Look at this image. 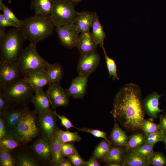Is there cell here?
Here are the masks:
<instances>
[{
    "label": "cell",
    "instance_id": "ffe728a7",
    "mask_svg": "<svg viewBox=\"0 0 166 166\" xmlns=\"http://www.w3.org/2000/svg\"><path fill=\"white\" fill-rule=\"evenodd\" d=\"M161 96L154 92L148 95L143 101L144 112L153 119L156 118L158 114L163 111L159 107V100Z\"/></svg>",
    "mask_w": 166,
    "mask_h": 166
},
{
    "label": "cell",
    "instance_id": "d6a6232c",
    "mask_svg": "<svg viewBox=\"0 0 166 166\" xmlns=\"http://www.w3.org/2000/svg\"><path fill=\"white\" fill-rule=\"evenodd\" d=\"M140 130H141L146 136L159 130V125L153 122L152 118L145 119L142 122Z\"/></svg>",
    "mask_w": 166,
    "mask_h": 166
},
{
    "label": "cell",
    "instance_id": "f5cc1de1",
    "mask_svg": "<svg viewBox=\"0 0 166 166\" xmlns=\"http://www.w3.org/2000/svg\"><path fill=\"white\" fill-rule=\"evenodd\" d=\"M107 165L108 166H121L122 165L121 164L116 163H109L107 164Z\"/></svg>",
    "mask_w": 166,
    "mask_h": 166
},
{
    "label": "cell",
    "instance_id": "7402d4cb",
    "mask_svg": "<svg viewBox=\"0 0 166 166\" xmlns=\"http://www.w3.org/2000/svg\"><path fill=\"white\" fill-rule=\"evenodd\" d=\"M123 166H148V159L138 154L133 150L127 149L122 162Z\"/></svg>",
    "mask_w": 166,
    "mask_h": 166
},
{
    "label": "cell",
    "instance_id": "cb8c5ba5",
    "mask_svg": "<svg viewBox=\"0 0 166 166\" xmlns=\"http://www.w3.org/2000/svg\"><path fill=\"white\" fill-rule=\"evenodd\" d=\"M111 143L114 145L125 146L128 139V136L116 122L110 136Z\"/></svg>",
    "mask_w": 166,
    "mask_h": 166
},
{
    "label": "cell",
    "instance_id": "44dd1931",
    "mask_svg": "<svg viewBox=\"0 0 166 166\" xmlns=\"http://www.w3.org/2000/svg\"><path fill=\"white\" fill-rule=\"evenodd\" d=\"M34 91L42 90L44 87L49 84V81L46 72H37L30 74L23 77Z\"/></svg>",
    "mask_w": 166,
    "mask_h": 166
},
{
    "label": "cell",
    "instance_id": "8992f818",
    "mask_svg": "<svg viewBox=\"0 0 166 166\" xmlns=\"http://www.w3.org/2000/svg\"><path fill=\"white\" fill-rule=\"evenodd\" d=\"M30 109L22 116L15 130L22 144H28L41 135L36 123L37 116Z\"/></svg>",
    "mask_w": 166,
    "mask_h": 166
},
{
    "label": "cell",
    "instance_id": "f6af8a7d",
    "mask_svg": "<svg viewBox=\"0 0 166 166\" xmlns=\"http://www.w3.org/2000/svg\"><path fill=\"white\" fill-rule=\"evenodd\" d=\"M11 106L6 97L0 92V114L5 112Z\"/></svg>",
    "mask_w": 166,
    "mask_h": 166
},
{
    "label": "cell",
    "instance_id": "8d00e7d4",
    "mask_svg": "<svg viewBox=\"0 0 166 166\" xmlns=\"http://www.w3.org/2000/svg\"><path fill=\"white\" fill-rule=\"evenodd\" d=\"M149 165L153 166H166V157L162 152H154L148 159Z\"/></svg>",
    "mask_w": 166,
    "mask_h": 166
},
{
    "label": "cell",
    "instance_id": "b9f144b4",
    "mask_svg": "<svg viewBox=\"0 0 166 166\" xmlns=\"http://www.w3.org/2000/svg\"><path fill=\"white\" fill-rule=\"evenodd\" d=\"M76 150L75 147L70 142L62 144L61 151L64 157L68 156L74 153Z\"/></svg>",
    "mask_w": 166,
    "mask_h": 166
},
{
    "label": "cell",
    "instance_id": "5bb4252c",
    "mask_svg": "<svg viewBox=\"0 0 166 166\" xmlns=\"http://www.w3.org/2000/svg\"><path fill=\"white\" fill-rule=\"evenodd\" d=\"M30 109L28 105H11L0 117L4 120L7 131H15L16 128L23 115Z\"/></svg>",
    "mask_w": 166,
    "mask_h": 166
},
{
    "label": "cell",
    "instance_id": "8fae6325",
    "mask_svg": "<svg viewBox=\"0 0 166 166\" xmlns=\"http://www.w3.org/2000/svg\"><path fill=\"white\" fill-rule=\"evenodd\" d=\"M17 63L0 61V89L2 90L8 85L21 78Z\"/></svg>",
    "mask_w": 166,
    "mask_h": 166
},
{
    "label": "cell",
    "instance_id": "ba28073f",
    "mask_svg": "<svg viewBox=\"0 0 166 166\" xmlns=\"http://www.w3.org/2000/svg\"><path fill=\"white\" fill-rule=\"evenodd\" d=\"M51 140L40 135L31 143L30 146L44 166H51Z\"/></svg>",
    "mask_w": 166,
    "mask_h": 166
},
{
    "label": "cell",
    "instance_id": "f1b7e54d",
    "mask_svg": "<svg viewBox=\"0 0 166 166\" xmlns=\"http://www.w3.org/2000/svg\"><path fill=\"white\" fill-rule=\"evenodd\" d=\"M45 72L49 79V84L55 83L60 84L64 75L63 69L60 64L49 63Z\"/></svg>",
    "mask_w": 166,
    "mask_h": 166
},
{
    "label": "cell",
    "instance_id": "f907efd6",
    "mask_svg": "<svg viewBox=\"0 0 166 166\" xmlns=\"http://www.w3.org/2000/svg\"><path fill=\"white\" fill-rule=\"evenodd\" d=\"M6 33L5 28H0V39L2 38L5 36Z\"/></svg>",
    "mask_w": 166,
    "mask_h": 166
},
{
    "label": "cell",
    "instance_id": "3957f363",
    "mask_svg": "<svg viewBox=\"0 0 166 166\" xmlns=\"http://www.w3.org/2000/svg\"><path fill=\"white\" fill-rule=\"evenodd\" d=\"M36 45L30 43L26 48L22 49L18 58V69L23 77L32 73L45 72L49 64L38 53Z\"/></svg>",
    "mask_w": 166,
    "mask_h": 166
},
{
    "label": "cell",
    "instance_id": "74e56055",
    "mask_svg": "<svg viewBox=\"0 0 166 166\" xmlns=\"http://www.w3.org/2000/svg\"><path fill=\"white\" fill-rule=\"evenodd\" d=\"M153 147L145 143L133 150L141 156L148 159L154 152Z\"/></svg>",
    "mask_w": 166,
    "mask_h": 166
},
{
    "label": "cell",
    "instance_id": "836d02e7",
    "mask_svg": "<svg viewBox=\"0 0 166 166\" xmlns=\"http://www.w3.org/2000/svg\"><path fill=\"white\" fill-rule=\"evenodd\" d=\"M0 166H15L14 158L11 152L2 148H0Z\"/></svg>",
    "mask_w": 166,
    "mask_h": 166
},
{
    "label": "cell",
    "instance_id": "9c48e42d",
    "mask_svg": "<svg viewBox=\"0 0 166 166\" xmlns=\"http://www.w3.org/2000/svg\"><path fill=\"white\" fill-rule=\"evenodd\" d=\"M10 152L14 158L15 166H44L37 158L30 145L27 144H22Z\"/></svg>",
    "mask_w": 166,
    "mask_h": 166
},
{
    "label": "cell",
    "instance_id": "816d5d0a",
    "mask_svg": "<svg viewBox=\"0 0 166 166\" xmlns=\"http://www.w3.org/2000/svg\"><path fill=\"white\" fill-rule=\"evenodd\" d=\"M75 6L80 2L82 0H69Z\"/></svg>",
    "mask_w": 166,
    "mask_h": 166
},
{
    "label": "cell",
    "instance_id": "e575fe53",
    "mask_svg": "<svg viewBox=\"0 0 166 166\" xmlns=\"http://www.w3.org/2000/svg\"><path fill=\"white\" fill-rule=\"evenodd\" d=\"M0 10L3 11L2 14L6 18L17 24L19 28H22V21L20 20L17 17L11 10L5 5L2 0H0Z\"/></svg>",
    "mask_w": 166,
    "mask_h": 166
},
{
    "label": "cell",
    "instance_id": "4fadbf2b",
    "mask_svg": "<svg viewBox=\"0 0 166 166\" xmlns=\"http://www.w3.org/2000/svg\"><path fill=\"white\" fill-rule=\"evenodd\" d=\"M50 101L52 108L55 109L59 107H66L69 105V96L60 84L55 83L48 85L46 92Z\"/></svg>",
    "mask_w": 166,
    "mask_h": 166
},
{
    "label": "cell",
    "instance_id": "db71d44e",
    "mask_svg": "<svg viewBox=\"0 0 166 166\" xmlns=\"http://www.w3.org/2000/svg\"><path fill=\"white\" fill-rule=\"evenodd\" d=\"M162 141L164 143L165 145V147L166 149V134H164Z\"/></svg>",
    "mask_w": 166,
    "mask_h": 166
},
{
    "label": "cell",
    "instance_id": "603a6c76",
    "mask_svg": "<svg viewBox=\"0 0 166 166\" xmlns=\"http://www.w3.org/2000/svg\"><path fill=\"white\" fill-rule=\"evenodd\" d=\"M22 145L15 131H7L4 136L0 139V148L11 152Z\"/></svg>",
    "mask_w": 166,
    "mask_h": 166
},
{
    "label": "cell",
    "instance_id": "5b68a950",
    "mask_svg": "<svg viewBox=\"0 0 166 166\" xmlns=\"http://www.w3.org/2000/svg\"><path fill=\"white\" fill-rule=\"evenodd\" d=\"M34 91L23 77L10 83L0 92L6 97L11 105H28L31 102Z\"/></svg>",
    "mask_w": 166,
    "mask_h": 166
},
{
    "label": "cell",
    "instance_id": "4dcf8cb0",
    "mask_svg": "<svg viewBox=\"0 0 166 166\" xmlns=\"http://www.w3.org/2000/svg\"><path fill=\"white\" fill-rule=\"evenodd\" d=\"M55 132L58 135L62 144L71 142H78L81 139L77 132H72L68 130L63 131L57 127Z\"/></svg>",
    "mask_w": 166,
    "mask_h": 166
},
{
    "label": "cell",
    "instance_id": "2e32d148",
    "mask_svg": "<svg viewBox=\"0 0 166 166\" xmlns=\"http://www.w3.org/2000/svg\"><path fill=\"white\" fill-rule=\"evenodd\" d=\"M31 102L34 106V112L39 116H43L51 113V104L46 93L42 90L34 91Z\"/></svg>",
    "mask_w": 166,
    "mask_h": 166
},
{
    "label": "cell",
    "instance_id": "7c38bea8",
    "mask_svg": "<svg viewBox=\"0 0 166 166\" xmlns=\"http://www.w3.org/2000/svg\"><path fill=\"white\" fill-rule=\"evenodd\" d=\"M57 117L53 111L44 116H37V125L41 136L52 140L55 133Z\"/></svg>",
    "mask_w": 166,
    "mask_h": 166
},
{
    "label": "cell",
    "instance_id": "484cf974",
    "mask_svg": "<svg viewBox=\"0 0 166 166\" xmlns=\"http://www.w3.org/2000/svg\"><path fill=\"white\" fill-rule=\"evenodd\" d=\"M126 150L125 146L114 145L112 147L107 154L102 159L103 160L107 163H114L122 165L124 155Z\"/></svg>",
    "mask_w": 166,
    "mask_h": 166
},
{
    "label": "cell",
    "instance_id": "ac0fdd59",
    "mask_svg": "<svg viewBox=\"0 0 166 166\" xmlns=\"http://www.w3.org/2000/svg\"><path fill=\"white\" fill-rule=\"evenodd\" d=\"M98 45L89 31L81 33L79 35L76 47L81 55H86L96 52Z\"/></svg>",
    "mask_w": 166,
    "mask_h": 166
},
{
    "label": "cell",
    "instance_id": "6da1fadb",
    "mask_svg": "<svg viewBox=\"0 0 166 166\" xmlns=\"http://www.w3.org/2000/svg\"><path fill=\"white\" fill-rule=\"evenodd\" d=\"M141 93L138 86L129 83L124 85L114 97L111 113L115 121L127 131L140 130L144 119Z\"/></svg>",
    "mask_w": 166,
    "mask_h": 166
},
{
    "label": "cell",
    "instance_id": "52a82bcc",
    "mask_svg": "<svg viewBox=\"0 0 166 166\" xmlns=\"http://www.w3.org/2000/svg\"><path fill=\"white\" fill-rule=\"evenodd\" d=\"M69 0H53L50 15L54 26L73 23L77 12Z\"/></svg>",
    "mask_w": 166,
    "mask_h": 166
},
{
    "label": "cell",
    "instance_id": "ab89813d",
    "mask_svg": "<svg viewBox=\"0 0 166 166\" xmlns=\"http://www.w3.org/2000/svg\"><path fill=\"white\" fill-rule=\"evenodd\" d=\"M76 128L78 131L90 133L96 137L103 138L111 142L107 138L106 134L105 132L98 129H93L86 127L80 128Z\"/></svg>",
    "mask_w": 166,
    "mask_h": 166
},
{
    "label": "cell",
    "instance_id": "d4e9b609",
    "mask_svg": "<svg viewBox=\"0 0 166 166\" xmlns=\"http://www.w3.org/2000/svg\"><path fill=\"white\" fill-rule=\"evenodd\" d=\"M62 144L55 132L51 140L52 160L51 166H58L65 159L61 151Z\"/></svg>",
    "mask_w": 166,
    "mask_h": 166
},
{
    "label": "cell",
    "instance_id": "f35d334b",
    "mask_svg": "<svg viewBox=\"0 0 166 166\" xmlns=\"http://www.w3.org/2000/svg\"><path fill=\"white\" fill-rule=\"evenodd\" d=\"M164 135L163 132L160 130L146 136L145 143L153 146L157 142L161 141Z\"/></svg>",
    "mask_w": 166,
    "mask_h": 166
},
{
    "label": "cell",
    "instance_id": "60d3db41",
    "mask_svg": "<svg viewBox=\"0 0 166 166\" xmlns=\"http://www.w3.org/2000/svg\"><path fill=\"white\" fill-rule=\"evenodd\" d=\"M67 157L68 159L74 166L83 165L86 162L81 158L77 150Z\"/></svg>",
    "mask_w": 166,
    "mask_h": 166
},
{
    "label": "cell",
    "instance_id": "681fc988",
    "mask_svg": "<svg viewBox=\"0 0 166 166\" xmlns=\"http://www.w3.org/2000/svg\"><path fill=\"white\" fill-rule=\"evenodd\" d=\"M72 164V163L69 160L65 159L59 164L58 166H71Z\"/></svg>",
    "mask_w": 166,
    "mask_h": 166
},
{
    "label": "cell",
    "instance_id": "11a10c76",
    "mask_svg": "<svg viewBox=\"0 0 166 166\" xmlns=\"http://www.w3.org/2000/svg\"><path fill=\"white\" fill-rule=\"evenodd\" d=\"M8 2L9 3H11V0H8Z\"/></svg>",
    "mask_w": 166,
    "mask_h": 166
},
{
    "label": "cell",
    "instance_id": "e0dca14e",
    "mask_svg": "<svg viewBox=\"0 0 166 166\" xmlns=\"http://www.w3.org/2000/svg\"><path fill=\"white\" fill-rule=\"evenodd\" d=\"M91 73L78 75L73 79L70 87L65 89L68 95L74 99L82 98L86 94L88 79Z\"/></svg>",
    "mask_w": 166,
    "mask_h": 166
},
{
    "label": "cell",
    "instance_id": "1f68e13d",
    "mask_svg": "<svg viewBox=\"0 0 166 166\" xmlns=\"http://www.w3.org/2000/svg\"><path fill=\"white\" fill-rule=\"evenodd\" d=\"M112 147V143L103 139L96 147L93 156L97 159H102L109 152Z\"/></svg>",
    "mask_w": 166,
    "mask_h": 166
},
{
    "label": "cell",
    "instance_id": "c3c4849f",
    "mask_svg": "<svg viewBox=\"0 0 166 166\" xmlns=\"http://www.w3.org/2000/svg\"><path fill=\"white\" fill-rule=\"evenodd\" d=\"M93 156L90 157L88 160L86 161L83 166H99L100 164Z\"/></svg>",
    "mask_w": 166,
    "mask_h": 166
},
{
    "label": "cell",
    "instance_id": "f546056e",
    "mask_svg": "<svg viewBox=\"0 0 166 166\" xmlns=\"http://www.w3.org/2000/svg\"><path fill=\"white\" fill-rule=\"evenodd\" d=\"M146 135L144 133L139 132L128 136L125 146L127 149L134 150L145 143Z\"/></svg>",
    "mask_w": 166,
    "mask_h": 166
},
{
    "label": "cell",
    "instance_id": "ee69618b",
    "mask_svg": "<svg viewBox=\"0 0 166 166\" xmlns=\"http://www.w3.org/2000/svg\"><path fill=\"white\" fill-rule=\"evenodd\" d=\"M53 112L60 120L62 126H64L67 130H68L72 127L76 128L72 124L70 121L65 116L58 114L55 110L53 111Z\"/></svg>",
    "mask_w": 166,
    "mask_h": 166
},
{
    "label": "cell",
    "instance_id": "277c9868",
    "mask_svg": "<svg viewBox=\"0 0 166 166\" xmlns=\"http://www.w3.org/2000/svg\"><path fill=\"white\" fill-rule=\"evenodd\" d=\"M26 39L21 29L14 28L8 30L0 39L1 60L16 63Z\"/></svg>",
    "mask_w": 166,
    "mask_h": 166
},
{
    "label": "cell",
    "instance_id": "d590c367",
    "mask_svg": "<svg viewBox=\"0 0 166 166\" xmlns=\"http://www.w3.org/2000/svg\"><path fill=\"white\" fill-rule=\"evenodd\" d=\"M102 48L103 51L109 77L112 76L114 80L116 79L119 80V78L117 73V66L115 61L108 56L104 46L102 47Z\"/></svg>",
    "mask_w": 166,
    "mask_h": 166
},
{
    "label": "cell",
    "instance_id": "83f0119b",
    "mask_svg": "<svg viewBox=\"0 0 166 166\" xmlns=\"http://www.w3.org/2000/svg\"><path fill=\"white\" fill-rule=\"evenodd\" d=\"M92 27L93 36L97 44H99L102 48L104 46V41L106 35L96 12H94Z\"/></svg>",
    "mask_w": 166,
    "mask_h": 166
},
{
    "label": "cell",
    "instance_id": "d6986e66",
    "mask_svg": "<svg viewBox=\"0 0 166 166\" xmlns=\"http://www.w3.org/2000/svg\"><path fill=\"white\" fill-rule=\"evenodd\" d=\"M94 12L88 11L77 12L73 21L77 30L79 33L89 31L92 27Z\"/></svg>",
    "mask_w": 166,
    "mask_h": 166
},
{
    "label": "cell",
    "instance_id": "4316f807",
    "mask_svg": "<svg viewBox=\"0 0 166 166\" xmlns=\"http://www.w3.org/2000/svg\"><path fill=\"white\" fill-rule=\"evenodd\" d=\"M53 0H31L30 8L35 15H50Z\"/></svg>",
    "mask_w": 166,
    "mask_h": 166
},
{
    "label": "cell",
    "instance_id": "7dc6e473",
    "mask_svg": "<svg viewBox=\"0 0 166 166\" xmlns=\"http://www.w3.org/2000/svg\"><path fill=\"white\" fill-rule=\"evenodd\" d=\"M7 131L5 122L3 119L0 117V139L4 136Z\"/></svg>",
    "mask_w": 166,
    "mask_h": 166
},
{
    "label": "cell",
    "instance_id": "9a60e30c",
    "mask_svg": "<svg viewBox=\"0 0 166 166\" xmlns=\"http://www.w3.org/2000/svg\"><path fill=\"white\" fill-rule=\"evenodd\" d=\"M100 61V56L96 52L86 55H81L77 66L78 75L92 73L96 69Z\"/></svg>",
    "mask_w": 166,
    "mask_h": 166
},
{
    "label": "cell",
    "instance_id": "7bdbcfd3",
    "mask_svg": "<svg viewBox=\"0 0 166 166\" xmlns=\"http://www.w3.org/2000/svg\"><path fill=\"white\" fill-rule=\"evenodd\" d=\"M7 27H12L19 28L18 25L14 22L6 18L3 14H0V28H5Z\"/></svg>",
    "mask_w": 166,
    "mask_h": 166
},
{
    "label": "cell",
    "instance_id": "7a4b0ae2",
    "mask_svg": "<svg viewBox=\"0 0 166 166\" xmlns=\"http://www.w3.org/2000/svg\"><path fill=\"white\" fill-rule=\"evenodd\" d=\"M21 29L30 43L36 44L52 34L54 29L50 15H35L24 19Z\"/></svg>",
    "mask_w": 166,
    "mask_h": 166
},
{
    "label": "cell",
    "instance_id": "bcb514c9",
    "mask_svg": "<svg viewBox=\"0 0 166 166\" xmlns=\"http://www.w3.org/2000/svg\"><path fill=\"white\" fill-rule=\"evenodd\" d=\"M159 118V130L166 134V114L160 115Z\"/></svg>",
    "mask_w": 166,
    "mask_h": 166
},
{
    "label": "cell",
    "instance_id": "30bf717a",
    "mask_svg": "<svg viewBox=\"0 0 166 166\" xmlns=\"http://www.w3.org/2000/svg\"><path fill=\"white\" fill-rule=\"evenodd\" d=\"M55 30L62 46L69 49L76 47L79 33L73 22L56 27Z\"/></svg>",
    "mask_w": 166,
    "mask_h": 166
}]
</instances>
